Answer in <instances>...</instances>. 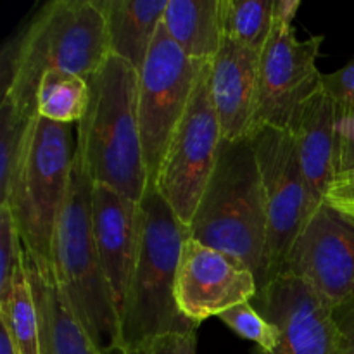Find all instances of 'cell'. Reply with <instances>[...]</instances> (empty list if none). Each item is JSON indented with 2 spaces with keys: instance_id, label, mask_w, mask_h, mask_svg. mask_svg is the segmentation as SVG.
I'll use <instances>...</instances> for the list:
<instances>
[{
  "instance_id": "6da1fadb",
  "label": "cell",
  "mask_w": 354,
  "mask_h": 354,
  "mask_svg": "<svg viewBox=\"0 0 354 354\" xmlns=\"http://www.w3.org/2000/svg\"><path fill=\"white\" fill-rule=\"evenodd\" d=\"M109 55L99 0H52L3 47L2 97L38 116L37 90L45 73L59 69L90 80Z\"/></svg>"
},
{
  "instance_id": "7a4b0ae2",
  "label": "cell",
  "mask_w": 354,
  "mask_h": 354,
  "mask_svg": "<svg viewBox=\"0 0 354 354\" xmlns=\"http://www.w3.org/2000/svg\"><path fill=\"white\" fill-rule=\"evenodd\" d=\"M88 85L90 104L78 123L76 156L93 183L140 203L151 180L138 127V71L111 54Z\"/></svg>"
},
{
  "instance_id": "3957f363",
  "label": "cell",
  "mask_w": 354,
  "mask_h": 354,
  "mask_svg": "<svg viewBox=\"0 0 354 354\" xmlns=\"http://www.w3.org/2000/svg\"><path fill=\"white\" fill-rule=\"evenodd\" d=\"M189 237V227L151 182L138 203L137 256L120 317V353L145 339L197 330L175 299L180 256Z\"/></svg>"
},
{
  "instance_id": "277c9868",
  "label": "cell",
  "mask_w": 354,
  "mask_h": 354,
  "mask_svg": "<svg viewBox=\"0 0 354 354\" xmlns=\"http://www.w3.org/2000/svg\"><path fill=\"white\" fill-rule=\"evenodd\" d=\"M190 237L234 256L256 275L266 270V197L251 138L223 140L216 168L189 225Z\"/></svg>"
},
{
  "instance_id": "5b68a950",
  "label": "cell",
  "mask_w": 354,
  "mask_h": 354,
  "mask_svg": "<svg viewBox=\"0 0 354 354\" xmlns=\"http://www.w3.org/2000/svg\"><path fill=\"white\" fill-rule=\"evenodd\" d=\"M92 192V178L75 154L52 242V268L80 324L102 351L111 354L120 353V315L93 241Z\"/></svg>"
},
{
  "instance_id": "8992f818",
  "label": "cell",
  "mask_w": 354,
  "mask_h": 354,
  "mask_svg": "<svg viewBox=\"0 0 354 354\" xmlns=\"http://www.w3.org/2000/svg\"><path fill=\"white\" fill-rule=\"evenodd\" d=\"M76 138L71 124L37 116L6 197L24 251L52 265V242L71 182Z\"/></svg>"
},
{
  "instance_id": "52a82bcc",
  "label": "cell",
  "mask_w": 354,
  "mask_h": 354,
  "mask_svg": "<svg viewBox=\"0 0 354 354\" xmlns=\"http://www.w3.org/2000/svg\"><path fill=\"white\" fill-rule=\"evenodd\" d=\"M209 69L207 62L154 178L156 189L187 227L199 207L223 144L211 99Z\"/></svg>"
},
{
  "instance_id": "ba28073f",
  "label": "cell",
  "mask_w": 354,
  "mask_h": 354,
  "mask_svg": "<svg viewBox=\"0 0 354 354\" xmlns=\"http://www.w3.org/2000/svg\"><path fill=\"white\" fill-rule=\"evenodd\" d=\"M206 64L190 59L173 41L161 21L138 71V127L152 183Z\"/></svg>"
},
{
  "instance_id": "9c48e42d",
  "label": "cell",
  "mask_w": 354,
  "mask_h": 354,
  "mask_svg": "<svg viewBox=\"0 0 354 354\" xmlns=\"http://www.w3.org/2000/svg\"><path fill=\"white\" fill-rule=\"evenodd\" d=\"M266 197V270L261 286L275 279L311 216V201L296 138L289 128L261 127L249 135ZM259 286V287H261Z\"/></svg>"
},
{
  "instance_id": "30bf717a",
  "label": "cell",
  "mask_w": 354,
  "mask_h": 354,
  "mask_svg": "<svg viewBox=\"0 0 354 354\" xmlns=\"http://www.w3.org/2000/svg\"><path fill=\"white\" fill-rule=\"evenodd\" d=\"M280 273L304 280L332 310L353 299V218L327 203L318 206L294 242Z\"/></svg>"
},
{
  "instance_id": "8fae6325",
  "label": "cell",
  "mask_w": 354,
  "mask_h": 354,
  "mask_svg": "<svg viewBox=\"0 0 354 354\" xmlns=\"http://www.w3.org/2000/svg\"><path fill=\"white\" fill-rule=\"evenodd\" d=\"M324 37L299 41L292 24L273 19L259 61V90L251 133L256 128H289L297 106L322 85L317 59Z\"/></svg>"
},
{
  "instance_id": "7c38bea8",
  "label": "cell",
  "mask_w": 354,
  "mask_h": 354,
  "mask_svg": "<svg viewBox=\"0 0 354 354\" xmlns=\"http://www.w3.org/2000/svg\"><path fill=\"white\" fill-rule=\"evenodd\" d=\"M258 289L256 275L244 263L196 239H187L176 272L175 299L182 317L194 327L237 304L249 303Z\"/></svg>"
},
{
  "instance_id": "4fadbf2b",
  "label": "cell",
  "mask_w": 354,
  "mask_h": 354,
  "mask_svg": "<svg viewBox=\"0 0 354 354\" xmlns=\"http://www.w3.org/2000/svg\"><path fill=\"white\" fill-rule=\"evenodd\" d=\"M251 303L279 330V346L270 354H339L334 310L304 280L280 273Z\"/></svg>"
},
{
  "instance_id": "5bb4252c",
  "label": "cell",
  "mask_w": 354,
  "mask_h": 354,
  "mask_svg": "<svg viewBox=\"0 0 354 354\" xmlns=\"http://www.w3.org/2000/svg\"><path fill=\"white\" fill-rule=\"evenodd\" d=\"M92 232L114 306L121 317L138 242V203L93 183Z\"/></svg>"
},
{
  "instance_id": "9a60e30c",
  "label": "cell",
  "mask_w": 354,
  "mask_h": 354,
  "mask_svg": "<svg viewBox=\"0 0 354 354\" xmlns=\"http://www.w3.org/2000/svg\"><path fill=\"white\" fill-rule=\"evenodd\" d=\"M261 54L221 37L218 54L211 61L209 86L223 140H241L251 135L259 90Z\"/></svg>"
},
{
  "instance_id": "2e32d148",
  "label": "cell",
  "mask_w": 354,
  "mask_h": 354,
  "mask_svg": "<svg viewBox=\"0 0 354 354\" xmlns=\"http://www.w3.org/2000/svg\"><path fill=\"white\" fill-rule=\"evenodd\" d=\"M289 130L296 138L313 214L337 178V102L320 85L297 106Z\"/></svg>"
},
{
  "instance_id": "e0dca14e",
  "label": "cell",
  "mask_w": 354,
  "mask_h": 354,
  "mask_svg": "<svg viewBox=\"0 0 354 354\" xmlns=\"http://www.w3.org/2000/svg\"><path fill=\"white\" fill-rule=\"evenodd\" d=\"M26 256L40 324V354H107L85 330L62 294L50 263Z\"/></svg>"
},
{
  "instance_id": "ac0fdd59",
  "label": "cell",
  "mask_w": 354,
  "mask_h": 354,
  "mask_svg": "<svg viewBox=\"0 0 354 354\" xmlns=\"http://www.w3.org/2000/svg\"><path fill=\"white\" fill-rule=\"evenodd\" d=\"M109 52L140 71L168 0H99Z\"/></svg>"
},
{
  "instance_id": "d6986e66",
  "label": "cell",
  "mask_w": 354,
  "mask_h": 354,
  "mask_svg": "<svg viewBox=\"0 0 354 354\" xmlns=\"http://www.w3.org/2000/svg\"><path fill=\"white\" fill-rule=\"evenodd\" d=\"M220 0H168L162 24L194 61L209 62L221 45Z\"/></svg>"
},
{
  "instance_id": "ffe728a7",
  "label": "cell",
  "mask_w": 354,
  "mask_h": 354,
  "mask_svg": "<svg viewBox=\"0 0 354 354\" xmlns=\"http://www.w3.org/2000/svg\"><path fill=\"white\" fill-rule=\"evenodd\" d=\"M0 325L9 332L17 353L40 354V324L26 273V256L14 272L7 294L0 297Z\"/></svg>"
},
{
  "instance_id": "44dd1931",
  "label": "cell",
  "mask_w": 354,
  "mask_h": 354,
  "mask_svg": "<svg viewBox=\"0 0 354 354\" xmlns=\"http://www.w3.org/2000/svg\"><path fill=\"white\" fill-rule=\"evenodd\" d=\"M88 104V80L59 69H50L41 76L37 90L38 116L54 123H80Z\"/></svg>"
},
{
  "instance_id": "7402d4cb",
  "label": "cell",
  "mask_w": 354,
  "mask_h": 354,
  "mask_svg": "<svg viewBox=\"0 0 354 354\" xmlns=\"http://www.w3.org/2000/svg\"><path fill=\"white\" fill-rule=\"evenodd\" d=\"M275 0H220L221 37L261 54L273 28Z\"/></svg>"
},
{
  "instance_id": "603a6c76",
  "label": "cell",
  "mask_w": 354,
  "mask_h": 354,
  "mask_svg": "<svg viewBox=\"0 0 354 354\" xmlns=\"http://www.w3.org/2000/svg\"><path fill=\"white\" fill-rule=\"evenodd\" d=\"M37 116L21 113L12 100L2 97L0 102V201L6 197L21 161Z\"/></svg>"
},
{
  "instance_id": "cb8c5ba5",
  "label": "cell",
  "mask_w": 354,
  "mask_h": 354,
  "mask_svg": "<svg viewBox=\"0 0 354 354\" xmlns=\"http://www.w3.org/2000/svg\"><path fill=\"white\" fill-rule=\"evenodd\" d=\"M218 318L237 335L254 342L256 351L270 354L279 346V330L252 306L251 301L230 308Z\"/></svg>"
},
{
  "instance_id": "d4e9b609",
  "label": "cell",
  "mask_w": 354,
  "mask_h": 354,
  "mask_svg": "<svg viewBox=\"0 0 354 354\" xmlns=\"http://www.w3.org/2000/svg\"><path fill=\"white\" fill-rule=\"evenodd\" d=\"M24 259V245L7 204H0V297L12 283L14 272Z\"/></svg>"
},
{
  "instance_id": "484cf974",
  "label": "cell",
  "mask_w": 354,
  "mask_h": 354,
  "mask_svg": "<svg viewBox=\"0 0 354 354\" xmlns=\"http://www.w3.org/2000/svg\"><path fill=\"white\" fill-rule=\"evenodd\" d=\"M196 351L197 337L196 330H192L145 339L138 344L123 349L120 354H196Z\"/></svg>"
},
{
  "instance_id": "4316f807",
  "label": "cell",
  "mask_w": 354,
  "mask_h": 354,
  "mask_svg": "<svg viewBox=\"0 0 354 354\" xmlns=\"http://www.w3.org/2000/svg\"><path fill=\"white\" fill-rule=\"evenodd\" d=\"M337 176L354 173V104L337 106Z\"/></svg>"
},
{
  "instance_id": "83f0119b",
  "label": "cell",
  "mask_w": 354,
  "mask_h": 354,
  "mask_svg": "<svg viewBox=\"0 0 354 354\" xmlns=\"http://www.w3.org/2000/svg\"><path fill=\"white\" fill-rule=\"evenodd\" d=\"M322 86L337 106L354 104V61L330 75H322Z\"/></svg>"
},
{
  "instance_id": "f1b7e54d",
  "label": "cell",
  "mask_w": 354,
  "mask_h": 354,
  "mask_svg": "<svg viewBox=\"0 0 354 354\" xmlns=\"http://www.w3.org/2000/svg\"><path fill=\"white\" fill-rule=\"evenodd\" d=\"M334 320L339 328V354H354V297L334 308Z\"/></svg>"
},
{
  "instance_id": "f546056e",
  "label": "cell",
  "mask_w": 354,
  "mask_h": 354,
  "mask_svg": "<svg viewBox=\"0 0 354 354\" xmlns=\"http://www.w3.org/2000/svg\"><path fill=\"white\" fill-rule=\"evenodd\" d=\"M325 203L334 206L335 209L342 211V213L354 211V173L341 175L335 178V182L328 189Z\"/></svg>"
},
{
  "instance_id": "4dcf8cb0",
  "label": "cell",
  "mask_w": 354,
  "mask_h": 354,
  "mask_svg": "<svg viewBox=\"0 0 354 354\" xmlns=\"http://www.w3.org/2000/svg\"><path fill=\"white\" fill-rule=\"evenodd\" d=\"M299 7V0H275V6H273V19L280 21L283 24H292Z\"/></svg>"
},
{
  "instance_id": "1f68e13d",
  "label": "cell",
  "mask_w": 354,
  "mask_h": 354,
  "mask_svg": "<svg viewBox=\"0 0 354 354\" xmlns=\"http://www.w3.org/2000/svg\"><path fill=\"white\" fill-rule=\"evenodd\" d=\"M0 354H19L16 346H14L12 339H10L9 332L0 325Z\"/></svg>"
},
{
  "instance_id": "d6a6232c",
  "label": "cell",
  "mask_w": 354,
  "mask_h": 354,
  "mask_svg": "<svg viewBox=\"0 0 354 354\" xmlns=\"http://www.w3.org/2000/svg\"><path fill=\"white\" fill-rule=\"evenodd\" d=\"M346 214H348V216H351L353 220H354V211H351V213H346Z\"/></svg>"
}]
</instances>
